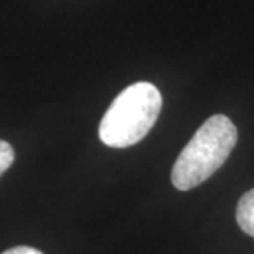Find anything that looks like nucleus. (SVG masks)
Wrapping results in <instances>:
<instances>
[{
  "label": "nucleus",
  "instance_id": "nucleus-1",
  "mask_svg": "<svg viewBox=\"0 0 254 254\" xmlns=\"http://www.w3.org/2000/svg\"><path fill=\"white\" fill-rule=\"evenodd\" d=\"M236 142L238 130L230 118H208L177 157L170 175L174 187L187 191L203 184L225 164Z\"/></svg>",
  "mask_w": 254,
  "mask_h": 254
},
{
  "label": "nucleus",
  "instance_id": "nucleus-2",
  "mask_svg": "<svg viewBox=\"0 0 254 254\" xmlns=\"http://www.w3.org/2000/svg\"><path fill=\"white\" fill-rule=\"evenodd\" d=\"M162 109V94L152 83L130 84L116 96L99 124V139L113 149L140 142L154 127Z\"/></svg>",
  "mask_w": 254,
  "mask_h": 254
},
{
  "label": "nucleus",
  "instance_id": "nucleus-3",
  "mask_svg": "<svg viewBox=\"0 0 254 254\" xmlns=\"http://www.w3.org/2000/svg\"><path fill=\"white\" fill-rule=\"evenodd\" d=\"M236 221L246 235L254 238V189L246 191L238 201Z\"/></svg>",
  "mask_w": 254,
  "mask_h": 254
},
{
  "label": "nucleus",
  "instance_id": "nucleus-4",
  "mask_svg": "<svg viewBox=\"0 0 254 254\" xmlns=\"http://www.w3.org/2000/svg\"><path fill=\"white\" fill-rule=\"evenodd\" d=\"M15 160L13 147L5 140H0V175L5 174Z\"/></svg>",
  "mask_w": 254,
  "mask_h": 254
},
{
  "label": "nucleus",
  "instance_id": "nucleus-5",
  "mask_svg": "<svg viewBox=\"0 0 254 254\" xmlns=\"http://www.w3.org/2000/svg\"><path fill=\"white\" fill-rule=\"evenodd\" d=\"M2 254H43V253L32 246H15V248H10L7 251H3Z\"/></svg>",
  "mask_w": 254,
  "mask_h": 254
}]
</instances>
